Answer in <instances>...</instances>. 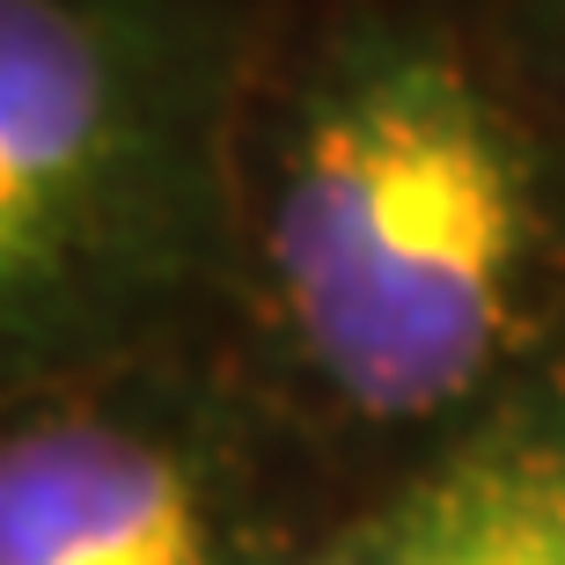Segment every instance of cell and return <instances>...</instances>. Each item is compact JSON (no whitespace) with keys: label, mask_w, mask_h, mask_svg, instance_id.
I'll return each instance as SVG.
<instances>
[{"label":"cell","mask_w":565,"mask_h":565,"mask_svg":"<svg viewBox=\"0 0 565 565\" xmlns=\"http://www.w3.org/2000/svg\"><path fill=\"white\" fill-rule=\"evenodd\" d=\"M221 345L338 492L565 367V104L478 0H265Z\"/></svg>","instance_id":"cell-1"},{"label":"cell","mask_w":565,"mask_h":565,"mask_svg":"<svg viewBox=\"0 0 565 565\" xmlns=\"http://www.w3.org/2000/svg\"><path fill=\"white\" fill-rule=\"evenodd\" d=\"M265 0H0V404L221 323Z\"/></svg>","instance_id":"cell-2"},{"label":"cell","mask_w":565,"mask_h":565,"mask_svg":"<svg viewBox=\"0 0 565 565\" xmlns=\"http://www.w3.org/2000/svg\"><path fill=\"white\" fill-rule=\"evenodd\" d=\"M338 500L221 331L0 404V565H287Z\"/></svg>","instance_id":"cell-3"},{"label":"cell","mask_w":565,"mask_h":565,"mask_svg":"<svg viewBox=\"0 0 565 565\" xmlns=\"http://www.w3.org/2000/svg\"><path fill=\"white\" fill-rule=\"evenodd\" d=\"M287 565H565V367L345 492Z\"/></svg>","instance_id":"cell-4"},{"label":"cell","mask_w":565,"mask_h":565,"mask_svg":"<svg viewBox=\"0 0 565 565\" xmlns=\"http://www.w3.org/2000/svg\"><path fill=\"white\" fill-rule=\"evenodd\" d=\"M478 8L507 38V52L565 104V0H478Z\"/></svg>","instance_id":"cell-5"}]
</instances>
